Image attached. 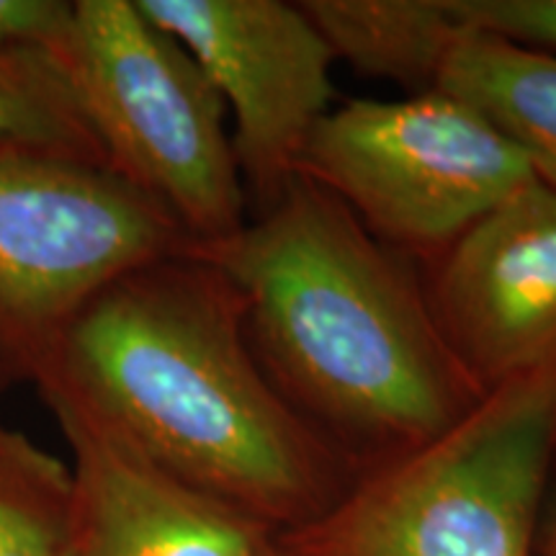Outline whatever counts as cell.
<instances>
[{
    "label": "cell",
    "instance_id": "6da1fadb",
    "mask_svg": "<svg viewBox=\"0 0 556 556\" xmlns=\"http://www.w3.org/2000/svg\"><path fill=\"white\" fill-rule=\"evenodd\" d=\"M131 448L278 536L348 490V458L261 366L238 287L197 250L139 266L78 309L34 371Z\"/></svg>",
    "mask_w": 556,
    "mask_h": 556
},
{
    "label": "cell",
    "instance_id": "7a4b0ae2",
    "mask_svg": "<svg viewBox=\"0 0 556 556\" xmlns=\"http://www.w3.org/2000/svg\"><path fill=\"white\" fill-rule=\"evenodd\" d=\"M197 253L238 287L283 400L348 462L407 454L484 397L405 253L312 180L296 176L232 240Z\"/></svg>",
    "mask_w": 556,
    "mask_h": 556
},
{
    "label": "cell",
    "instance_id": "3957f363",
    "mask_svg": "<svg viewBox=\"0 0 556 556\" xmlns=\"http://www.w3.org/2000/svg\"><path fill=\"white\" fill-rule=\"evenodd\" d=\"M554 469L556 356L278 541L291 556H539Z\"/></svg>",
    "mask_w": 556,
    "mask_h": 556
},
{
    "label": "cell",
    "instance_id": "277c9868",
    "mask_svg": "<svg viewBox=\"0 0 556 556\" xmlns=\"http://www.w3.org/2000/svg\"><path fill=\"white\" fill-rule=\"evenodd\" d=\"M73 9L54 60L109 170L168 208L193 250L232 240L250 204L217 88L137 0H73Z\"/></svg>",
    "mask_w": 556,
    "mask_h": 556
},
{
    "label": "cell",
    "instance_id": "5b68a950",
    "mask_svg": "<svg viewBox=\"0 0 556 556\" xmlns=\"http://www.w3.org/2000/svg\"><path fill=\"white\" fill-rule=\"evenodd\" d=\"M296 176L405 255L443 253L536 180L518 144L446 90L338 103L312 131Z\"/></svg>",
    "mask_w": 556,
    "mask_h": 556
},
{
    "label": "cell",
    "instance_id": "8992f818",
    "mask_svg": "<svg viewBox=\"0 0 556 556\" xmlns=\"http://www.w3.org/2000/svg\"><path fill=\"white\" fill-rule=\"evenodd\" d=\"M186 250L193 242L168 208L109 168L0 160V368L31 381L88 299Z\"/></svg>",
    "mask_w": 556,
    "mask_h": 556
},
{
    "label": "cell",
    "instance_id": "52a82bcc",
    "mask_svg": "<svg viewBox=\"0 0 556 556\" xmlns=\"http://www.w3.org/2000/svg\"><path fill=\"white\" fill-rule=\"evenodd\" d=\"M173 34L227 106L250 217L296 178L312 131L336 106L338 58L302 3L137 0Z\"/></svg>",
    "mask_w": 556,
    "mask_h": 556
},
{
    "label": "cell",
    "instance_id": "ba28073f",
    "mask_svg": "<svg viewBox=\"0 0 556 556\" xmlns=\"http://www.w3.org/2000/svg\"><path fill=\"white\" fill-rule=\"evenodd\" d=\"M430 307L484 392L556 356V191L531 180L433 258Z\"/></svg>",
    "mask_w": 556,
    "mask_h": 556
},
{
    "label": "cell",
    "instance_id": "9c48e42d",
    "mask_svg": "<svg viewBox=\"0 0 556 556\" xmlns=\"http://www.w3.org/2000/svg\"><path fill=\"white\" fill-rule=\"evenodd\" d=\"M70 458V556H278V533L193 490L78 402L39 392Z\"/></svg>",
    "mask_w": 556,
    "mask_h": 556
},
{
    "label": "cell",
    "instance_id": "30bf717a",
    "mask_svg": "<svg viewBox=\"0 0 556 556\" xmlns=\"http://www.w3.org/2000/svg\"><path fill=\"white\" fill-rule=\"evenodd\" d=\"M336 58L409 96L438 90L454 47L471 31L456 0H302Z\"/></svg>",
    "mask_w": 556,
    "mask_h": 556
},
{
    "label": "cell",
    "instance_id": "8fae6325",
    "mask_svg": "<svg viewBox=\"0 0 556 556\" xmlns=\"http://www.w3.org/2000/svg\"><path fill=\"white\" fill-rule=\"evenodd\" d=\"M438 90L471 103L523 152L556 191V58L469 31L451 52Z\"/></svg>",
    "mask_w": 556,
    "mask_h": 556
},
{
    "label": "cell",
    "instance_id": "7c38bea8",
    "mask_svg": "<svg viewBox=\"0 0 556 556\" xmlns=\"http://www.w3.org/2000/svg\"><path fill=\"white\" fill-rule=\"evenodd\" d=\"M5 157L109 168L65 70L50 54L0 50V160Z\"/></svg>",
    "mask_w": 556,
    "mask_h": 556
},
{
    "label": "cell",
    "instance_id": "4fadbf2b",
    "mask_svg": "<svg viewBox=\"0 0 556 556\" xmlns=\"http://www.w3.org/2000/svg\"><path fill=\"white\" fill-rule=\"evenodd\" d=\"M0 556H70V469L0 426Z\"/></svg>",
    "mask_w": 556,
    "mask_h": 556
},
{
    "label": "cell",
    "instance_id": "5bb4252c",
    "mask_svg": "<svg viewBox=\"0 0 556 556\" xmlns=\"http://www.w3.org/2000/svg\"><path fill=\"white\" fill-rule=\"evenodd\" d=\"M471 31L556 58V0H456Z\"/></svg>",
    "mask_w": 556,
    "mask_h": 556
},
{
    "label": "cell",
    "instance_id": "9a60e30c",
    "mask_svg": "<svg viewBox=\"0 0 556 556\" xmlns=\"http://www.w3.org/2000/svg\"><path fill=\"white\" fill-rule=\"evenodd\" d=\"M67 0H0V50H29L58 58L73 31Z\"/></svg>",
    "mask_w": 556,
    "mask_h": 556
},
{
    "label": "cell",
    "instance_id": "2e32d148",
    "mask_svg": "<svg viewBox=\"0 0 556 556\" xmlns=\"http://www.w3.org/2000/svg\"><path fill=\"white\" fill-rule=\"evenodd\" d=\"M539 556H556V469L552 477V486H548L544 518H541Z\"/></svg>",
    "mask_w": 556,
    "mask_h": 556
},
{
    "label": "cell",
    "instance_id": "e0dca14e",
    "mask_svg": "<svg viewBox=\"0 0 556 556\" xmlns=\"http://www.w3.org/2000/svg\"><path fill=\"white\" fill-rule=\"evenodd\" d=\"M9 384H13V379L9 377V374L3 371V368H0V392H3V389L9 387Z\"/></svg>",
    "mask_w": 556,
    "mask_h": 556
},
{
    "label": "cell",
    "instance_id": "ac0fdd59",
    "mask_svg": "<svg viewBox=\"0 0 556 556\" xmlns=\"http://www.w3.org/2000/svg\"><path fill=\"white\" fill-rule=\"evenodd\" d=\"M278 556H291V554L287 552V548H283V546H281V554H278Z\"/></svg>",
    "mask_w": 556,
    "mask_h": 556
}]
</instances>
